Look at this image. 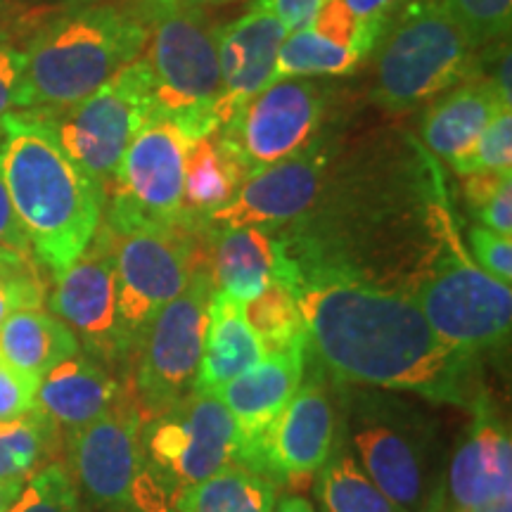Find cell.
I'll return each mask as SVG.
<instances>
[{"label":"cell","mask_w":512,"mask_h":512,"mask_svg":"<svg viewBox=\"0 0 512 512\" xmlns=\"http://www.w3.org/2000/svg\"><path fill=\"white\" fill-rule=\"evenodd\" d=\"M280 283L302 313L309 354L337 380L463 408L482 399L477 356L441 342L411 294L342 268H311L294 259L287 261Z\"/></svg>","instance_id":"6da1fadb"},{"label":"cell","mask_w":512,"mask_h":512,"mask_svg":"<svg viewBox=\"0 0 512 512\" xmlns=\"http://www.w3.org/2000/svg\"><path fill=\"white\" fill-rule=\"evenodd\" d=\"M0 174L31 252L55 275L79 259L100 230L105 188L88 176L36 112L0 119Z\"/></svg>","instance_id":"7a4b0ae2"},{"label":"cell","mask_w":512,"mask_h":512,"mask_svg":"<svg viewBox=\"0 0 512 512\" xmlns=\"http://www.w3.org/2000/svg\"><path fill=\"white\" fill-rule=\"evenodd\" d=\"M145 43L147 17L117 5H86L53 19L24 50L17 110H69L143 55Z\"/></svg>","instance_id":"3957f363"},{"label":"cell","mask_w":512,"mask_h":512,"mask_svg":"<svg viewBox=\"0 0 512 512\" xmlns=\"http://www.w3.org/2000/svg\"><path fill=\"white\" fill-rule=\"evenodd\" d=\"M240 434L214 392L192 389L176 406L145 422L143 470L131 510L176 512L185 491L238 463Z\"/></svg>","instance_id":"277c9868"},{"label":"cell","mask_w":512,"mask_h":512,"mask_svg":"<svg viewBox=\"0 0 512 512\" xmlns=\"http://www.w3.org/2000/svg\"><path fill=\"white\" fill-rule=\"evenodd\" d=\"M147 43L155 114L176 121L188 136L219 131L214 102L219 98V31L204 8L171 0H147Z\"/></svg>","instance_id":"5b68a950"},{"label":"cell","mask_w":512,"mask_h":512,"mask_svg":"<svg viewBox=\"0 0 512 512\" xmlns=\"http://www.w3.org/2000/svg\"><path fill=\"white\" fill-rule=\"evenodd\" d=\"M434 233L437 254L413 297L422 316L451 349L477 356L501 347L512 325L510 285L491 278L472 261L444 207H434Z\"/></svg>","instance_id":"8992f818"},{"label":"cell","mask_w":512,"mask_h":512,"mask_svg":"<svg viewBox=\"0 0 512 512\" xmlns=\"http://www.w3.org/2000/svg\"><path fill=\"white\" fill-rule=\"evenodd\" d=\"M377 46L373 98L384 110H411L456 88L477 53L441 0H415L401 10Z\"/></svg>","instance_id":"52a82bcc"},{"label":"cell","mask_w":512,"mask_h":512,"mask_svg":"<svg viewBox=\"0 0 512 512\" xmlns=\"http://www.w3.org/2000/svg\"><path fill=\"white\" fill-rule=\"evenodd\" d=\"M351 456L403 512H441V477L425 422L380 399H361L347 418Z\"/></svg>","instance_id":"ba28073f"},{"label":"cell","mask_w":512,"mask_h":512,"mask_svg":"<svg viewBox=\"0 0 512 512\" xmlns=\"http://www.w3.org/2000/svg\"><path fill=\"white\" fill-rule=\"evenodd\" d=\"M214 290L209 266L195 264L183 290L147 325L128 384L145 420L169 411L195 387Z\"/></svg>","instance_id":"9c48e42d"},{"label":"cell","mask_w":512,"mask_h":512,"mask_svg":"<svg viewBox=\"0 0 512 512\" xmlns=\"http://www.w3.org/2000/svg\"><path fill=\"white\" fill-rule=\"evenodd\" d=\"M152 112L155 105L150 69L140 55L74 107L43 117L53 124L62 150L102 188H107L117 174L126 147Z\"/></svg>","instance_id":"30bf717a"},{"label":"cell","mask_w":512,"mask_h":512,"mask_svg":"<svg viewBox=\"0 0 512 512\" xmlns=\"http://www.w3.org/2000/svg\"><path fill=\"white\" fill-rule=\"evenodd\" d=\"M192 138L176 121L152 112L126 147L112 178L110 230L136 226L178 228L185 152Z\"/></svg>","instance_id":"8fae6325"},{"label":"cell","mask_w":512,"mask_h":512,"mask_svg":"<svg viewBox=\"0 0 512 512\" xmlns=\"http://www.w3.org/2000/svg\"><path fill=\"white\" fill-rule=\"evenodd\" d=\"M107 233L114 247L121 339L131 358L152 318L188 283L195 256L185 230L178 228H107Z\"/></svg>","instance_id":"7c38bea8"},{"label":"cell","mask_w":512,"mask_h":512,"mask_svg":"<svg viewBox=\"0 0 512 512\" xmlns=\"http://www.w3.org/2000/svg\"><path fill=\"white\" fill-rule=\"evenodd\" d=\"M325 112L323 88L311 79H278L259 91L238 117L216 131L249 174L311 150Z\"/></svg>","instance_id":"4fadbf2b"},{"label":"cell","mask_w":512,"mask_h":512,"mask_svg":"<svg viewBox=\"0 0 512 512\" xmlns=\"http://www.w3.org/2000/svg\"><path fill=\"white\" fill-rule=\"evenodd\" d=\"M145 415L131 389L91 425L69 432V475L93 508L128 512L143 470Z\"/></svg>","instance_id":"5bb4252c"},{"label":"cell","mask_w":512,"mask_h":512,"mask_svg":"<svg viewBox=\"0 0 512 512\" xmlns=\"http://www.w3.org/2000/svg\"><path fill=\"white\" fill-rule=\"evenodd\" d=\"M50 309L74 332L76 342L86 349V356L98 363H117L121 358L126 361L110 233H95L79 259L57 273Z\"/></svg>","instance_id":"9a60e30c"},{"label":"cell","mask_w":512,"mask_h":512,"mask_svg":"<svg viewBox=\"0 0 512 512\" xmlns=\"http://www.w3.org/2000/svg\"><path fill=\"white\" fill-rule=\"evenodd\" d=\"M337 439V415L323 382V368L306 375L285 411L273 420L242 465L268 479L309 482L330 458Z\"/></svg>","instance_id":"2e32d148"},{"label":"cell","mask_w":512,"mask_h":512,"mask_svg":"<svg viewBox=\"0 0 512 512\" xmlns=\"http://www.w3.org/2000/svg\"><path fill=\"white\" fill-rule=\"evenodd\" d=\"M325 159L313 152L285 159L249 174L230 200L204 219L209 235L238 228L271 230L304 216L316 202L323 183Z\"/></svg>","instance_id":"e0dca14e"},{"label":"cell","mask_w":512,"mask_h":512,"mask_svg":"<svg viewBox=\"0 0 512 512\" xmlns=\"http://www.w3.org/2000/svg\"><path fill=\"white\" fill-rule=\"evenodd\" d=\"M475 420L453 448L441 512H475L512 496V441L489 401L479 399Z\"/></svg>","instance_id":"ac0fdd59"},{"label":"cell","mask_w":512,"mask_h":512,"mask_svg":"<svg viewBox=\"0 0 512 512\" xmlns=\"http://www.w3.org/2000/svg\"><path fill=\"white\" fill-rule=\"evenodd\" d=\"M287 31L271 12L254 8L219 31V98L216 126L226 128L238 112L273 81L275 60Z\"/></svg>","instance_id":"d6986e66"},{"label":"cell","mask_w":512,"mask_h":512,"mask_svg":"<svg viewBox=\"0 0 512 512\" xmlns=\"http://www.w3.org/2000/svg\"><path fill=\"white\" fill-rule=\"evenodd\" d=\"M309 347L264 354L254 368L216 389L240 434L238 465L247 460L304 380Z\"/></svg>","instance_id":"ffe728a7"},{"label":"cell","mask_w":512,"mask_h":512,"mask_svg":"<svg viewBox=\"0 0 512 512\" xmlns=\"http://www.w3.org/2000/svg\"><path fill=\"white\" fill-rule=\"evenodd\" d=\"M119 394L121 384L105 366L79 351L41 377L36 408L69 434L105 415Z\"/></svg>","instance_id":"44dd1931"},{"label":"cell","mask_w":512,"mask_h":512,"mask_svg":"<svg viewBox=\"0 0 512 512\" xmlns=\"http://www.w3.org/2000/svg\"><path fill=\"white\" fill-rule=\"evenodd\" d=\"M510 110L494 79L463 81L434 102L422 121V138L434 155L458 164L498 114Z\"/></svg>","instance_id":"7402d4cb"},{"label":"cell","mask_w":512,"mask_h":512,"mask_svg":"<svg viewBox=\"0 0 512 512\" xmlns=\"http://www.w3.org/2000/svg\"><path fill=\"white\" fill-rule=\"evenodd\" d=\"M211 238V280L216 290L226 292L235 302H252L273 283L283 280L290 254L268 230L238 228Z\"/></svg>","instance_id":"603a6c76"},{"label":"cell","mask_w":512,"mask_h":512,"mask_svg":"<svg viewBox=\"0 0 512 512\" xmlns=\"http://www.w3.org/2000/svg\"><path fill=\"white\" fill-rule=\"evenodd\" d=\"M264 358V347L247 323L245 304L235 302L226 292L214 290L209 302L207 337L195 387L200 392H216Z\"/></svg>","instance_id":"cb8c5ba5"},{"label":"cell","mask_w":512,"mask_h":512,"mask_svg":"<svg viewBox=\"0 0 512 512\" xmlns=\"http://www.w3.org/2000/svg\"><path fill=\"white\" fill-rule=\"evenodd\" d=\"M247 171L228 150L219 133L195 138L185 152L181 223L183 230H200L204 219L238 192Z\"/></svg>","instance_id":"d4e9b609"},{"label":"cell","mask_w":512,"mask_h":512,"mask_svg":"<svg viewBox=\"0 0 512 512\" xmlns=\"http://www.w3.org/2000/svg\"><path fill=\"white\" fill-rule=\"evenodd\" d=\"M81 351L74 332L43 309H22L0 325V361L43 377Z\"/></svg>","instance_id":"484cf974"},{"label":"cell","mask_w":512,"mask_h":512,"mask_svg":"<svg viewBox=\"0 0 512 512\" xmlns=\"http://www.w3.org/2000/svg\"><path fill=\"white\" fill-rule=\"evenodd\" d=\"M275 482L245 465H226L185 491L176 512H271Z\"/></svg>","instance_id":"4316f807"},{"label":"cell","mask_w":512,"mask_h":512,"mask_svg":"<svg viewBox=\"0 0 512 512\" xmlns=\"http://www.w3.org/2000/svg\"><path fill=\"white\" fill-rule=\"evenodd\" d=\"M62 430L34 408L27 418L0 425V479H29L36 470L57 463Z\"/></svg>","instance_id":"83f0119b"},{"label":"cell","mask_w":512,"mask_h":512,"mask_svg":"<svg viewBox=\"0 0 512 512\" xmlns=\"http://www.w3.org/2000/svg\"><path fill=\"white\" fill-rule=\"evenodd\" d=\"M316 475V496L323 512H403L370 482L347 451L330 453Z\"/></svg>","instance_id":"f1b7e54d"},{"label":"cell","mask_w":512,"mask_h":512,"mask_svg":"<svg viewBox=\"0 0 512 512\" xmlns=\"http://www.w3.org/2000/svg\"><path fill=\"white\" fill-rule=\"evenodd\" d=\"M363 57L356 50L339 46L320 36L311 27L287 34L275 60L273 81L278 79H313V76L351 74Z\"/></svg>","instance_id":"f546056e"},{"label":"cell","mask_w":512,"mask_h":512,"mask_svg":"<svg viewBox=\"0 0 512 512\" xmlns=\"http://www.w3.org/2000/svg\"><path fill=\"white\" fill-rule=\"evenodd\" d=\"M247 323L259 337L264 354L306 347V325L292 292L283 283H273L259 297L245 304Z\"/></svg>","instance_id":"4dcf8cb0"},{"label":"cell","mask_w":512,"mask_h":512,"mask_svg":"<svg viewBox=\"0 0 512 512\" xmlns=\"http://www.w3.org/2000/svg\"><path fill=\"white\" fill-rule=\"evenodd\" d=\"M5 512H81V496L67 465L50 463L36 470Z\"/></svg>","instance_id":"1f68e13d"},{"label":"cell","mask_w":512,"mask_h":512,"mask_svg":"<svg viewBox=\"0 0 512 512\" xmlns=\"http://www.w3.org/2000/svg\"><path fill=\"white\" fill-rule=\"evenodd\" d=\"M441 5L475 48L508 36L512 0H441Z\"/></svg>","instance_id":"d6a6232c"},{"label":"cell","mask_w":512,"mask_h":512,"mask_svg":"<svg viewBox=\"0 0 512 512\" xmlns=\"http://www.w3.org/2000/svg\"><path fill=\"white\" fill-rule=\"evenodd\" d=\"M460 176L477 171H512V112L505 110L484 128L470 155L453 164Z\"/></svg>","instance_id":"836d02e7"},{"label":"cell","mask_w":512,"mask_h":512,"mask_svg":"<svg viewBox=\"0 0 512 512\" xmlns=\"http://www.w3.org/2000/svg\"><path fill=\"white\" fill-rule=\"evenodd\" d=\"M43 285L31 261L17 264L0 273V325L15 311L41 309Z\"/></svg>","instance_id":"e575fe53"},{"label":"cell","mask_w":512,"mask_h":512,"mask_svg":"<svg viewBox=\"0 0 512 512\" xmlns=\"http://www.w3.org/2000/svg\"><path fill=\"white\" fill-rule=\"evenodd\" d=\"M38 384L41 377L0 361V425L27 418L34 411Z\"/></svg>","instance_id":"d590c367"},{"label":"cell","mask_w":512,"mask_h":512,"mask_svg":"<svg viewBox=\"0 0 512 512\" xmlns=\"http://www.w3.org/2000/svg\"><path fill=\"white\" fill-rule=\"evenodd\" d=\"M472 261L501 283H512V238L498 235L484 226H472L467 230Z\"/></svg>","instance_id":"8d00e7d4"},{"label":"cell","mask_w":512,"mask_h":512,"mask_svg":"<svg viewBox=\"0 0 512 512\" xmlns=\"http://www.w3.org/2000/svg\"><path fill=\"white\" fill-rule=\"evenodd\" d=\"M0 254L19 256V259H31V254H34L22 221H19L17 211L12 207L3 174H0Z\"/></svg>","instance_id":"74e56055"},{"label":"cell","mask_w":512,"mask_h":512,"mask_svg":"<svg viewBox=\"0 0 512 512\" xmlns=\"http://www.w3.org/2000/svg\"><path fill=\"white\" fill-rule=\"evenodd\" d=\"M24 72V53L0 41V119L17 110V91Z\"/></svg>","instance_id":"f35d334b"},{"label":"cell","mask_w":512,"mask_h":512,"mask_svg":"<svg viewBox=\"0 0 512 512\" xmlns=\"http://www.w3.org/2000/svg\"><path fill=\"white\" fill-rule=\"evenodd\" d=\"M256 8L271 12V15L283 24L287 34L306 29L316 17L323 0H256Z\"/></svg>","instance_id":"ab89813d"},{"label":"cell","mask_w":512,"mask_h":512,"mask_svg":"<svg viewBox=\"0 0 512 512\" xmlns=\"http://www.w3.org/2000/svg\"><path fill=\"white\" fill-rule=\"evenodd\" d=\"M475 219L479 221V226L505 235V238H512V181L501 185V190L477 211Z\"/></svg>","instance_id":"60d3db41"},{"label":"cell","mask_w":512,"mask_h":512,"mask_svg":"<svg viewBox=\"0 0 512 512\" xmlns=\"http://www.w3.org/2000/svg\"><path fill=\"white\" fill-rule=\"evenodd\" d=\"M342 3L354 12L358 22L382 36L384 29L389 27V17L399 8L401 0H342Z\"/></svg>","instance_id":"b9f144b4"},{"label":"cell","mask_w":512,"mask_h":512,"mask_svg":"<svg viewBox=\"0 0 512 512\" xmlns=\"http://www.w3.org/2000/svg\"><path fill=\"white\" fill-rule=\"evenodd\" d=\"M27 479H0V512H5L15 503Z\"/></svg>","instance_id":"7bdbcfd3"},{"label":"cell","mask_w":512,"mask_h":512,"mask_svg":"<svg viewBox=\"0 0 512 512\" xmlns=\"http://www.w3.org/2000/svg\"><path fill=\"white\" fill-rule=\"evenodd\" d=\"M271 512H316L313 503L304 496H287L283 501H275Z\"/></svg>","instance_id":"ee69618b"},{"label":"cell","mask_w":512,"mask_h":512,"mask_svg":"<svg viewBox=\"0 0 512 512\" xmlns=\"http://www.w3.org/2000/svg\"><path fill=\"white\" fill-rule=\"evenodd\" d=\"M494 83L505 100L510 102V50H505V57L501 60V67H498V74Z\"/></svg>","instance_id":"f6af8a7d"},{"label":"cell","mask_w":512,"mask_h":512,"mask_svg":"<svg viewBox=\"0 0 512 512\" xmlns=\"http://www.w3.org/2000/svg\"><path fill=\"white\" fill-rule=\"evenodd\" d=\"M171 3L190 5V8H207V5H221V3H230V0H171Z\"/></svg>","instance_id":"bcb514c9"},{"label":"cell","mask_w":512,"mask_h":512,"mask_svg":"<svg viewBox=\"0 0 512 512\" xmlns=\"http://www.w3.org/2000/svg\"><path fill=\"white\" fill-rule=\"evenodd\" d=\"M24 261H31V259H19V256H0V273H5L8 268L17 266V264H24Z\"/></svg>","instance_id":"7dc6e473"},{"label":"cell","mask_w":512,"mask_h":512,"mask_svg":"<svg viewBox=\"0 0 512 512\" xmlns=\"http://www.w3.org/2000/svg\"><path fill=\"white\" fill-rule=\"evenodd\" d=\"M76 3H88V0H76Z\"/></svg>","instance_id":"c3c4849f"},{"label":"cell","mask_w":512,"mask_h":512,"mask_svg":"<svg viewBox=\"0 0 512 512\" xmlns=\"http://www.w3.org/2000/svg\"><path fill=\"white\" fill-rule=\"evenodd\" d=\"M0 256H5V254H0Z\"/></svg>","instance_id":"681fc988"}]
</instances>
